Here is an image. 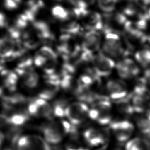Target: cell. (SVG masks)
<instances>
[{"instance_id": "obj_2", "label": "cell", "mask_w": 150, "mask_h": 150, "mask_svg": "<svg viewBox=\"0 0 150 150\" xmlns=\"http://www.w3.org/2000/svg\"><path fill=\"white\" fill-rule=\"evenodd\" d=\"M104 41L103 45L104 53L110 57L122 56L125 53V49L118 32L112 30H104Z\"/></svg>"}, {"instance_id": "obj_20", "label": "cell", "mask_w": 150, "mask_h": 150, "mask_svg": "<svg viewBox=\"0 0 150 150\" xmlns=\"http://www.w3.org/2000/svg\"><path fill=\"white\" fill-rule=\"evenodd\" d=\"M33 28L41 40H48L53 39L50 29L44 21H35L33 22Z\"/></svg>"}, {"instance_id": "obj_29", "label": "cell", "mask_w": 150, "mask_h": 150, "mask_svg": "<svg viewBox=\"0 0 150 150\" xmlns=\"http://www.w3.org/2000/svg\"><path fill=\"white\" fill-rule=\"evenodd\" d=\"M118 0H97L99 8L103 12L110 13L115 9Z\"/></svg>"}, {"instance_id": "obj_13", "label": "cell", "mask_w": 150, "mask_h": 150, "mask_svg": "<svg viewBox=\"0 0 150 150\" xmlns=\"http://www.w3.org/2000/svg\"><path fill=\"white\" fill-rule=\"evenodd\" d=\"M15 71L18 75L19 80L26 88L32 89L38 86L39 82V76L33 67L25 69L16 68Z\"/></svg>"}, {"instance_id": "obj_14", "label": "cell", "mask_w": 150, "mask_h": 150, "mask_svg": "<svg viewBox=\"0 0 150 150\" xmlns=\"http://www.w3.org/2000/svg\"><path fill=\"white\" fill-rule=\"evenodd\" d=\"M106 89L109 96L113 100H121L127 94L126 84L119 79H111L107 81Z\"/></svg>"}, {"instance_id": "obj_18", "label": "cell", "mask_w": 150, "mask_h": 150, "mask_svg": "<svg viewBox=\"0 0 150 150\" xmlns=\"http://www.w3.org/2000/svg\"><path fill=\"white\" fill-rule=\"evenodd\" d=\"M16 44L17 41L9 37L0 38V56L4 60L13 59Z\"/></svg>"}, {"instance_id": "obj_23", "label": "cell", "mask_w": 150, "mask_h": 150, "mask_svg": "<svg viewBox=\"0 0 150 150\" xmlns=\"http://www.w3.org/2000/svg\"><path fill=\"white\" fill-rule=\"evenodd\" d=\"M149 145L144 139L134 138L128 140L125 145V150H149Z\"/></svg>"}, {"instance_id": "obj_30", "label": "cell", "mask_w": 150, "mask_h": 150, "mask_svg": "<svg viewBox=\"0 0 150 150\" xmlns=\"http://www.w3.org/2000/svg\"><path fill=\"white\" fill-rule=\"evenodd\" d=\"M38 53L46 59L47 62L57 60L56 53L49 46H44L42 47L38 51Z\"/></svg>"}, {"instance_id": "obj_15", "label": "cell", "mask_w": 150, "mask_h": 150, "mask_svg": "<svg viewBox=\"0 0 150 150\" xmlns=\"http://www.w3.org/2000/svg\"><path fill=\"white\" fill-rule=\"evenodd\" d=\"M1 99L3 108L23 107L25 104L29 102L25 96L14 92L9 94L3 95Z\"/></svg>"}, {"instance_id": "obj_22", "label": "cell", "mask_w": 150, "mask_h": 150, "mask_svg": "<svg viewBox=\"0 0 150 150\" xmlns=\"http://www.w3.org/2000/svg\"><path fill=\"white\" fill-rule=\"evenodd\" d=\"M70 103L66 99L61 98L54 101L52 104L53 115L58 118L65 117V112Z\"/></svg>"}, {"instance_id": "obj_11", "label": "cell", "mask_w": 150, "mask_h": 150, "mask_svg": "<svg viewBox=\"0 0 150 150\" xmlns=\"http://www.w3.org/2000/svg\"><path fill=\"white\" fill-rule=\"evenodd\" d=\"M101 43V36L97 30H88L84 36L82 43V51L86 53L94 55L98 51Z\"/></svg>"}, {"instance_id": "obj_3", "label": "cell", "mask_w": 150, "mask_h": 150, "mask_svg": "<svg viewBox=\"0 0 150 150\" xmlns=\"http://www.w3.org/2000/svg\"><path fill=\"white\" fill-rule=\"evenodd\" d=\"M111 105L105 97L91 105L90 108L89 118L101 125L109 124L111 121Z\"/></svg>"}, {"instance_id": "obj_41", "label": "cell", "mask_w": 150, "mask_h": 150, "mask_svg": "<svg viewBox=\"0 0 150 150\" xmlns=\"http://www.w3.org/2000/svg\"><path fill=\"white\" fill-rule=\"evenodd\" d=\"M4 69V66H2V65H0V72L3 70Z\"/></svg>"}, {"instance_id": "obj_31", "label": "cell", "mask_w": 150, "mask_h": 150, "mask_svg": "<svg viewBox=\"0 0 150 150\" xmlns=\"http://www.w3.org/2000/svg\"><path fill=\"white\" fill-rule=\"evenodd\" d=\"M19 61L17 63L16 69H25L32 67L33 59L30 56L23 55L19 57Z\"/></svg>"}, {"instance_id": "obj_43", "label": "cell", "mask_w": 150, "mask_h": 150, "mask_svg": "<svg viewBox=\"0 0 150 150\" xmlns=\"http://www.w3.org/2000/svg\"><path fill=\"white\" fill-rule=\"evenodd\" d=\"M96 150H107V149L105 148H98V149H97Z\"/></svg>"}, {"instance_id": "obj_1", "label": "cell", "mask_w": 150, "mask_h": 150, "mask_svg": "<svg viewBox=\"0 0 150 150\" xmlns=\"http://www.w3.org/2000/svg\"><path fill=\"white\" fill-rule=\"evenodd\" d=\"M43 138L49 144L57 145L66 137L78 132L76 126L67 120L61 118L50 119L45 122L40 127Z\"/></svg>"}, {"instance_id": "obj_27", "label": "cell", "mask_w": 150, "mask_h": 150, "mask_svg": "<svg viewBox=\"0 0 150 150\" xmlns=\"http://www.w3.org/2000/svg\"><path fill=\"white\" fill-rule=\"evenodd\" d=\"M52 13L57 19L63 21L68 20L71 16V13L68 10L60 5L54 6L52 9Z\"/></svg>"}, {"instance_id": "obj_24", "label": "cell", "mask_w": 150, "mask_h": 150, "mask_svg": "<svg viewBox=\"0 0 150 150\" xmlns=\"http://www.w3.org/2000/svg\"><path fill=\"white\" fill-rule=\"evenodd\" d=\"M137 127L139 131L146 134L150 133V114H141L136 120Z\"/></svg>"}, {"instance_id": "obj_35", "label": "cell", "mask_w": 150, "mask_h": 150, "mask_svg": "<svg viewBox=\"0 0 150 150\" xmlns=\"http://www.w3.org/2000/svg\"><path fill=\"white\" fill-rule=\"evenodd\" d=\"M7 24L5 16L2 13L0 12V28H4L6 26Z\"/></svg>"}, {"instance_id": "obj_32", "label": "cell", "mask_w": 150, "mask_h": 150, "mask_svg": "<svg viewBox=\"0 0 150 150\" xmlns=\"http://www.w3.org/2000/svg\"><path fill=\"white\" fill-rule=\"evenodd\" d=\"M29 22H30L24 13L21 14L15 19L13 26L21 31L28 26Z\"/></svg>"}, {"instance_id": "obj_36", "label": "cell", "mask_w": 150, "mask_h": 150, "mask_svg": "<svg viewBox=\"0 0 150 150\" xmlns=\"http://www.w3.org/2000/svg\"><path fill=\"white\" fill-rule=\"evenodd\" d=\"M5 134L4 133L3 131H2L0 129V147L2 146V145L3 144L5 139Z\"/></svg>"}, {"instance_id": "obj_45", "label": "cell", "mask_w": 150, "mask_h": 150, "mask_svg": "<svg viewBox=\"0 0 150 150\" xmlns=\"http://www.w3.org/2000/svg\"><path fill=\"white\" fill-rule=\"evenodd\" d=\"M147 13H148V15H149V16H150V9H149V11H148V12H147Z\"/></svg>"}, {"instance_id": "obj_34", "label": "cell", "mask_w": 150, "mask_h": 150, "mask_svg": "<svg viewBox=\"0 0 150 150\" xmlns=\"http://www.w3.org/2000/svg\"><path fill=\"white\" fill-rule=\"evenodd\" d=\"M10 125L6 119L4 117V115L1 113L0 114V129L1 128H8Z\"/></svg>"}, {"instance_id": "obj_17", "label": "cell", "mask_w": 150, "mask_h": 150, "mask_svg": "<svg viewBox=\"0 0 150 150\" xmlns=\"http://www.w3.org/2000/svg\"><path fill=\"white\" fill-rule=\"evenodd\" d=\"M0 73L3 86L9 92H14L17 88L19 80L16 72L15 71L4 69Z\"/></svg>"}, {"instance_id": "obj_38", "label": "cell", "mask_w": 150, "mask_h": 150, "mask_svg": "<svg viewBox=\"0 0 150 150\" xmlns=\"http://www.w3.org/2000/svg\"><path fill=\"white\" fill-rule=\"evenodd\" d=\"M145 4H150V0H140Z\"/></svg>"}, {"instance_id": "obj_47", "label": "cell", "mask_w": 150, "mask_h": 150, "mask_svg": "<svg viewBox=\"0 0 150 150\" xmlns=\"http://www.w3.org/2000/svg\"><path fill=\"white\" fill-rule=\"evenodd\" d=\"M4 150H12L11 149H4Z\"/></svg>"}, {"instance_id": "obj_5", "label": "cell", "mask_w": 150, "mask_h": 150, "mask_svg": "<svg viewBox=\"0 0 150 150\" xmlns=\"http://www.w3.org/2000/svg\"><path fill=\"white\" fill-rule=\"evenodd\" d=\"M27 110L30 116L38 118L50 120L53 115L52 104L39 97L29 100Z\"/></svg>"}, {"instance_id": "obj_46", "label": "cell", "mask_w": 150, "mask_h": 150, "mask_svg": "<svg viewBox=\"0 0 150 150\" xmlns=\"http://www.w3.org/2000/svg\"><path fill=\"white\" fill-rule=\"evenodd\" d=\"M53 1H62V0H53Z\"/></svg>"}, {"instance_id": "obj_16", "label": "cell", "mask_w": 150, "mask_h": 150, "mask_svg": "<svg viewBox=\"0 0 150 150\" xmlns=\"http://www.w3.org/2000/svg\"><path fill=\"white\" fill-rule=\"evenodd\" d=\"M83 137L86 143L91 146H98L103 145L105 140L104 133L98 129L90 128L85 130Z\"/></svg>"}, {"instance_id": "obj_7", "label": "cell", "mask_w": 150, "mask_h": 150, "mask_svg": "<svg viewBox=\"0 0 150 150\" xmlns=\"http://www.w3.org/2000/svg\"><path fill=\"white\" fill-rule=\"evenodd\" d=\"M91 63L92 69L99 78L109 76L116 65L111 57L102 52L94 55Z\"/></svg>"}, {"instance_id": "obj_42", "label": "cell", "mask_w": 150, "mask_h": 150, "mask_svg": "<svg viewBox=\"0 0 150 150\" xmlns=\"http://www.w3.org/2000/svg\"><path fill=\"white\" fill-rule=\"evenodd\" d=\"M18 4H19V3H21V2H22V1H23V0H15Z\"/></svg>"}, {"instance_id": "obj_33", "label": "cell", "mask_w": 150, "mask_h": 150, "mask_svg": "<svg viewBox=\"0 0 150 150\" xmlns=\"http://www.w3.org/2000/svg\"><path fill=\"white\" fill-rule=\"evenodd\" d=\"M18 4L15 0H4V5L8 10H13L18 8Z\"/></svg>"}, {"instance_id": "obj_26", "label": "cell", "mask_w": 150, "mask_h": 150, "mask_svg": "<svg viewBox=\"0 0 150 150\" xmlns=\"http://www.w3.org/2000/svg\"><path fill=\"white\" fill-rule=\"evenodd\" d=\"M82 29L80 24L75 21H71L63 25L61 28V30L63 33L70 35H76L81 32Z\"/></svg>"}, {"instance_id": "obj_12", "label": "cell", "mask_w": 150, "mask_h": 150, "mask_svg": "<svg viewBox=\"0 0 150 150\" xmlns=\"http://www.w3.org/2000/svg\"><path fill=\"white\" fill-rule=\"evenodd\" d=\"M118 75L123 79H129L138 76L140 69L137 63L130 58H124L115 65Z\"/></svg>"}, {"instance_id": "obj_21", "label": "cell", "mask_w": 150, "mask_h": 150, "mask_svg": "<svg viewBox=\"0 0 150 150\" xmlns=\"http://www.w3.org/2000/svg\"><path fill=\"white\" fill-rule=\"evenodd\" d=\"M65 150H88L81 141L78 132L71 134L64 145Z\"/></svg>"}, {"instance_id": "obj_28", "label": "cell", "mask_w": 150, "mask_h": 150, "mask_svg": "<svg viewBox=\"0 0 150 150\" xmlns=\"http://www.w3.org/2000/svg\"><path fill=\"white\" fill-rule=\"evenodd\" d=\"M132 105L134 111L138 112H142L144 111L146 104V98L144 95H137L133 97L132 100Z\"/></svg>"}, {"instance_id": "obj_39", "label": "cell", "mask_w": 150, "mask_h": 150, "mask_svg": "<svg viewBox=\"0 0 150 150\" xmlns=\"http://www.w3.org/2000/svg\"><path fill=\"white\" fill-rule=\"evenodd\" d=\"M4 95V92H3V89L0 87V98H2V97Z\"/></svg>"}, {"instance_id": "obj_6", "label": "cell", "mask_w": 150, "mask_h": 150, "mask_svg": "<svg viewBox=\"0 0 150 150\" xmlns=\"http://www.w3.org/2000/svg\"><path fill=\"white\" fill-rule=\"evenodd\" d=\"M16 150H52L50 144L37 135H21L16 144Z\"/></svg>"}, {"instance_id": "obj_40", "label": "cell", "mask_w": 150, "mask_h": 150, "mask_svg": "<svg viewBox=\"0 0 150 150\" xmlns=\"http://www.w3.org/2000/svg\"><path fill=\"white\" fill-rule=\"evenodd\" d=\"M83 1H84L85 2H89L90 3H93V2L94 1V0H83Z\"/></svg>"}, {"instance_id": "obj_4", "label": "cell", "mask_w": 150, "mask_h": 150, "mask_svg": "<svg viewBox=\"0 0 150 150\" xmlns=\"http://www.w3.org/2000/svg\"><path fill=\"white\" fill-rule=\"evenodd\" d=\"M89 110L87 104L80 101L73 102L67 107L65 117L69 122L77 126L83 123L89 117Z\"/></svg>"}, {"instance_id": "obj_9", "label": "cell", "mask_w": 150, "mask_h": 150, "mask_svg": "<svg viewBox=\"0 0 150 150\" xmlns=\"http://www.w3.org/2000/svg\"><path fill=\"white\" fill-rule=\"evenodd\" d=\"M2 114L9 125L17 127L25 124L30 117L27 108H24L23 107L3 108Z\"/></svg>"}, {"instance_id": "obj_37", "label": "cell", "mask_w": 150, "mask_h": 150, "mask_svg": "<svg viewBox=\"0 0 150 150\" xmlns=\"http://www.w3.org/2000/svg\"><path fill=\"white\" fill-rule=\"evenodd\" d=\"M120 1H121L122 2H124L125 4H131V3L138 2V0H120Z\"/></svg>"}, {"instance_id": "obj_25", "label": "cell", "mask_w": 150, "mask_h": 150, "mask_svg": "<svg viewBox=\"0 0 150 150\" xmlns=\"http://www.w3.org/2000/svg\"><path fill=\"white\" fill-rule=\"evenodd\" d=\"M137 62L144 66L150 65V48H144L137 51L135 54Z\"/></svg>"}, {"instance_id": "obj_8", "label": "cell", "mask_w": 150, "mask_h": 150, "mask_svg": "<svg viewBox=\"0 0 150 150\" xmlns=\"http://www.w3.org/2000/svg\"><path fill=\"white\" fill-rule=\"evenodd\" d=\"M60 88H62L59 74L56 73L46 75L45 81L39 91L38 97L49 101L56 97Z\"/></svg>"}, {"instance_id": "obj_44", "label": "cell", "mask_w": 150, "mask_h": 150, "mask_svg": "<svg viewBox=\"0 0 150 150\" xmlns=\"http://www.w3.org/2000/svg\"><path fill=\"white\" fill-rule=\"evenodd\" d=\"M147 40H148V42L150 43V35H149L148 37H147Z\"/></svg>"}, {"instance_id": "obj_10", "label": "cell", "mask_w": 150, "mask_h": 150, "mask_svg": "<svg viewBox=\"0 0 150 150\" xmlns=\"http://www.w3.org/2000/svg\"><path fill=\"white\" fill-rule=\"evenodd\" d=\"M110 127L114 135L119 142H125L129 140L134 130L133 124L127 120L114 122L111 124Z\"/></svg>"}, {"instance_id": "obj_19", "label": "cell", "mask_w": 150, "mask_h": 150, "mask_svg": "<svg viewBox=\"0 0 150 150\" xmlns=\"http://www.w3.org/2000/svg\"><path fill=\"white\" fill-rule=\"evenodd\" d=\"M85 18L86 28L89 30H98L104 28V20L101 15L96 12H88Z\"/></svg>"}]
</instances>
